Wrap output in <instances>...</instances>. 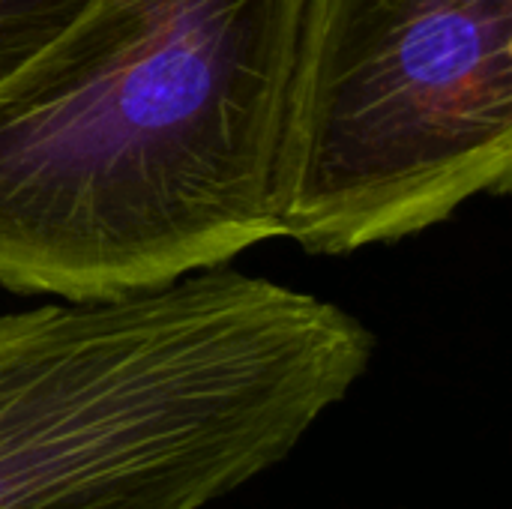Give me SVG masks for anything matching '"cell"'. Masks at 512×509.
<instances>
[{
	"label": "cell",
	"mask_w": 512,
	"mask_h": 509,
	"mask_svg": "<svg viewBox=\"0 0 512 509\" xmlns=\"http://www.w3.org/2000/svg\"><path fill=\"white\" fill-rule=\"evenodd\" d=\"M315 294L210 267L0 315V509H207L282 465L369 372Z\"/></svg>",
	"instance_id": "obj_2"
},
{
	"label": "cell",
	"mask_w": 512,
	"mask_h": 509,
	"mask_svg": "<svg viewBox=\"0 0 512 509\" xmlns=\"http://www.w3.org/2000/svg\"><path fill=\"white\" fill-rule=\"evenodd\" d=\"M87 0H0V81L57 36Z\"/></svg>",
	"instance_id": "obj_4"
},
{
	"label": "cell",
	"mask_w": 512,
	"mask_h": 509,
	"mask_svg": "<svg viewBox=\"0 0 512 509\" xmlns=\"http://www.w3.org/2000/svg\"><path fill=\"white\" fill-rule=\"evenodd\" d=\"M300 0H87L0 81V285L117 300L279 237Z\"/></svg>",
	"instance_id": "obj_1"
},
{
	"label": "cell",
	"mask_w": 512,
	"mask_h": 509,
	"mask_svg": "<svg viewBox=\"0 0 512 509\" xmlns=\"http://www.w3.org/2000/svg\"><path fill=\"white\" fill-rule=\"evenodd\" d=\"M512 183V0H300L276 228L396 243Z\"/></svg>",
	"instance_id": "obj_3"
}]
</instances>
